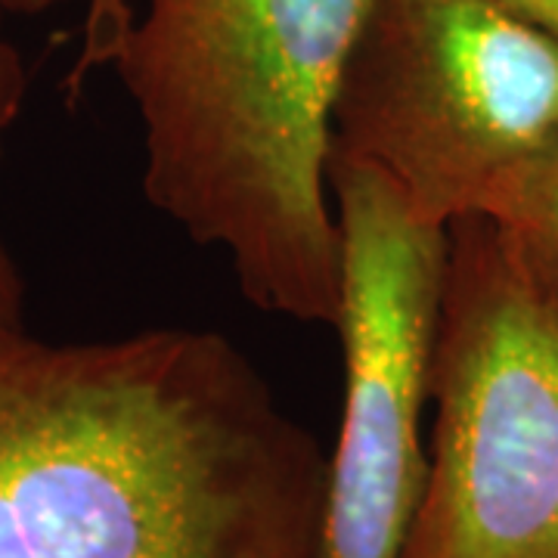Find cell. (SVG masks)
Instances as JSON below:
<instances>
[{
  "label": "cell",
  "mask_w": 558,
  "mask_h": 558,
  "mask_svg": "<svg viewBox=\"0 0 558 558\" xmlns=\"http://www.w3.org/2000/svg\"><path fill=\"white\" fill-rule=\"evenodd\" d=\"M428 403L400 558H558V311L484 215L447 227Z\"/></svg>",
  "instance_id": "cell-3"
},
{
  "label": "cell",
  "mask_w": 558,
  "mask_h": 558,
  "mask_svg": "<svg viewBox=\"0 0 558 558\" xmlns=\"http://www.w3.org/2000/svg\"><path fill=\"white\" fill-rule=\"evenodd\" d=\"M25 282L10 248L0 242V326H22Z\"/></svg>",
  "instance_id": "cell-9"
},
{
  "label": "cell",
  "mask_w": 558,
  "mask_h": 558,
  "mask_svg": "<svg viewBox=\"0 0 558 558\" xmlns=\"http://www.w3.org/2000/svg\"><path fill=\"white\" fill-rule=\"evenodd\" d=\"M3 16H7V7L0 0V156L7 149L10 131L20 121L25 94H28V72H25L20 47L3 32Z\"/></svg>",
  "instance_id": "cell-8"
},
{
  "label": "cell",
  "mask_w": 558,
  "mask_h": 558,
  "mask_svg": "<svg viewBox=\"0 0 558 558\" xmlns=\"http://www.w3.org/2000/svg\"><path fill=\"white\" fill-rule=\"evenodd\" d=\"M326 475L223 332L0 326V558H319Z\"/></svg>",
  "instance_id": "cell-1"
},
{
  "label": "cell",
  "mask_w": 558,
  "mask_h": 558,
  "mask_svg": "<svg viewBox=\"0 0 558 558\" xmlns=\"http://www.w3.org/2000/svg\"><path fill=\"white\" fill-rule=\"evenodd\" d=\"M497 3L558 40V0H497Z\"/></svg>",
  "instance_id": "cell-10"
},
{
  "label": "cell",
  "mask_w": 558,
  "mask_h": 558,
  "mask_svg": "<svg viewBox=\"0 0 558 558\" xmlns=\"http://www.w3.org/2000/svg\"><path fill=\"white\" fill-rule=\"evenodd\" d=\"M69 3H75V0H3L7 13H16V16H40V13L60 10ZM84 3L87 7H84V22H81L78 57L69 72V81H65L72 94H78L81 84L94 72L116 62L121 44L137 20V10L131 0H84Z\"/></svg>",
  "instance_id": "cell-7"
},
{
  "label": "cell",
  "mask_w": 558,
  "mask_h": 558,
  "mask_svg": "<svg viewBox=\"0 0 558 558\" xmlns=\"http://www.w3.org/2000/svg\"><path fill=\"white\" fill-rule=\"evenodd\" d=\"M521 267L558 311V131L509 168L481 199Z\"/></svg>",
  "instance_id": "cell-6"
},
{
  "label": "cell",
  "mask_w": 558,
  "mask_h": 558,
  "mask_svg": "<svg viewBox=\"0 0 558 558\" xmlns=\"http://www.w3.org/2000/svg\"><path fill=\"white\" fill-rule=\"evenodd\" d=\"M326 178L341 233L344 403L319 558H400L428 465L422 413L447 227L418 220L366 165L329 159Z\"/></svg>",
  "instance_id": "cell-5"
},
{
  "label": "cell",
  "mask_w": 558,
  "mask_h": 558,
  "mask_svg": "<svg viewBox=\"0 0 558 558\" xmlns=\"http://www.w3.org/2000/svg\"><path fill=\"white\" fill-rule=\"evenodd\" d=\"M556 131L553 35L497 0H373L329 159L373 168L418 220L450 227Z\"/></svg>",
  "instance_id": "cell-4"
},
{
  "label": "cell",
  "mask_w": 558,
  "mask_h": 558,
  "mask_svg": "<svg viewBox=\"0 0 558 558\" xmlns=\"http://www.w3.org/2000/svg\"><path fill=\"white\" fill-rule=\"evenodd\" d=\"M373 0H143L112 69L143 131V193L220 248L264 314L332 326L341 233L332 102Z\"/></svg>",
  "instance_id": "cell-2"
}]
</instances>
